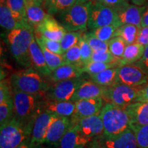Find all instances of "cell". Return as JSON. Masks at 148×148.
Here are the masks:
<instances>
[{
  "instance_id": "obj_19",
  "label": "cell",
  "mask_w": 148,
  "mask_h": 148,
  "mask_svg": "<svg viewBox=\"0 0 148 148\" xmlns=\"http://www.w3.org/2000/svg\"><path fill=\"white\" fill-rule=\"evenodd\" d=\"M40 108L42 110H46L56 115L62 116H73L75 112V102L72 101H42Z\"/></svg>"
},
{
  "instance_id": "obj_46",
  "label": "cell",
  "mask_w": 148,
  "mask_h": 148,
  "mask_svg": "<svg viewBox=\"0 0 148 148\" xmlns=\"http://www.w3.org/2000/svg\"><path fill=\"white\" fill-rule=\"evenodd\" d=\"M136 101H148V83L144 86H142Z\"/></svg>"
},
{
  "instance_id": "obj_35",
  "label": "cell",
  "mask_w": 148,
  "mask_h": 148,
  "mask_svg": "<svg viewBox=\"0 0 148 148\" xmlns=\"http://www.w3.org/2000/svg\"><path fill=\"white\" fill-rule=\"evenodd\" d=\"M127 44L121 36H114L108 41L109 51L116 58L121 59L123 56Z\"/></svg>"
},
{
  "instance_id": "obj_17",
  "label": "cell",
  "mask_w": 148,
  "mask_h": 148,
  "mask_svg": "<svg viewBox=\"0 0 148 148\" xmlns=\"http://www.w3.org/2000/svg\"><path fill=\"white\" fill-rule=\"evenodd\" d=\"M145 5H131L128 3L116 9L119 21L121 25L132 24L141 28V16Z\"/></svg>"
},
{
  "instance_id": "obj_22",
  "label": "cell",
  "mask_w": 148,
  "mask_h": 148,
  "mask_svg": "<svg viewBox=\"0 0 148 148\" xmlns=\"http://www.w3.org/2000/svg\"><path fill=\"white\" fill-rule=\"evenodd\" d=\"M124 109L128 114L132 124L148 125V101H135Z\"/></svg>"
},
{
  "instance_id": "obj_45",
  "label": "cell",
  "mask_w": 148,
  "mask_h": 148,
  "mask_svg": "<svg viewBox=\"0 0 148 148\" xmlns=\"http://www.w3.org/2000/svg\"><path fill=\"white\" fill-rule=\"evenodd\" d=\"M109 6L115 8L116 10L128 3V0H97Z\"/></svg>"
},
{
  "instance_id": "obj_44",
  "label": "cell",
  "mask_w": 148,
  "mask_h": 148,
  "mask_svg": "<svg viewBox=\"0 0 148 148\" xmlns=\"http://www.w3.org/2000/svg\"><path fill=\"white\" fill-rule=\"evenodd\" d=\"M136 42L145 47L148 45V27H142L140 29Z\"/></svg>"
},
{
  "instance_id": "obj_28",
  "label": "cell",
  "mask_w": 148,
  "mask_h": 148,
  "mask_svg": "<svg viewBox=\"0 0 148 148\" xmlns=\"http://www.w3.org/2000/svg\"><path fill=\"white\" fill-rule=\"evenodd\" d=\"M77 0H44L42 8L51 15L58 14L77 3Z\"/></svg>"
},
{
  "instance_id": "obj_54",
  "label": "cell",
  "mask_w": 148,
  "mask_h": 148,
  "mask_svg": "<svg viewBox=\"0 0 148 148\" xmlns=\"http://www.w3.org/2000/svg\"><path fill=\"white\" fill-rule=\"evenodd\" d=\"M99 148H108V147H105V146H102V147H99Z\"/></svg>"
},
{
  "instance_id": "obj_7",
  "label": "cell",
  "mask_w": 148,
  "mask_h": 148,
  "mask_svg": "<svg viewBox=\"0 0 148 148\" xmlns=\"http://www.w3.org/2000/svg\"><path fill=\"white\" fill-rule=\"evenodd\" d=\"M141 88L140 86H133L117 82L112 86H105L102 98L109 103L125 108L136 101Z\"/></svg>"
},
{
  "instance_id": "obj_20",
  "label": "cell",
  "mask_w": 148,
  "mask_h": 148,
  "mask_svg": "<svg viewBox=\"0 0 148 148\" xmlns=\"http://www.w3.org/2000/svg\"><path fill=\"white\" fill-rule=\"evenodd\" d=\"M29 56L32 66L42 75H51V71L48 67L43 52L36 41L35 36L29 45Z\"/></svg>"
},
{
  "instance_id": "obj_47",
  "label": "cell",
  "mask_w": 148,
  "mask_h": 148,
  "mask_svg": "<svg viewBox=\"0 0 148 148\" xmlns=\"http://www.w3.org/2000/svg\"><path fill=\"white\" fill-rule=\"evenodd\" d=\"M148 27V3L145 5L141 16V27Z\"/></svg>"
},
{
  "instance_id": "obj_9",
  "label": "cell",
  "mask_w": 148,
  "mask_h": 148,
  "mask_svg": "<svg viewBox=\"0 0 148 148\" xmlns=\"http://www.w3.org/2000/svg\"><path fill=\"white\" fill-rule=\"evenodd\" d=\"M84 81V79L77 77L56 82L48 88L45 95L49 100L71 101L73 94Z\"/></svg>"
},
{
  "instance_id": "obj_2",
  "label": "cell",
  "mask_w": 148,
  "mask_h": 148,
  "mask_svg": "<svg viewBox=\"0 0 148 148\" xmlns=\"http://www.w3.org/2000/svg\"><path fill=\"white\" fill-rule=\"evenodd\" d=\"M100 116L103 125V137H112L130 127V116L123 107L107 103L102 107Z\"/></svg>"
},
{
  "instance_id": "obj_37",
  "label": "cell",
  "mask_w": 148,
  "mask_h": 148,
  "mask_svg": "<svg viewBox=\"0 0 148 148\" xmlns=\"http://www.w3.org/2000/svg\"><path fill=\"white\" fill-rule=\"evenodd\" d=\"M62 56H63L66 63L73 64V65L82 68V62H81L80 48H79L78 44L68 49L62 54Z\"/></svg>"
},
{
  "instance_id": "obj_34",
  "label": "cell",
  "mask_w": 148,
  "mask_h": 148,
  "mask_svg": "<svg viewBox=\"0 0 148 148\" xmlns=\"http://www.w3.org/2000/svg\"><path fill=\"white\" fill-rule=\"evenodd\" d=\"M130 127L136 135L138 148H148V125H136L131 123Z\"/></svg>"
},
{
  "instance_id": "obj_40",
  "label": "cell",
  "mask_w": 148,
  "mask_h": 148,
  "mask_svg": "<svg viewBox=\"0 0 148 148\" xmlns=\"http://www.w3.org/2000/svg\"><path fill=\"white\" fill-rule=\"evenodd\" d=\"M91 61L96 62H102L106 63H114L120 66V59L116 58L111 53L109 50L108 51H97L92 52Z\"/></svg>"
},
{
  "instance_id": "obj_14",
  "label": "cell",
  "mask_w": 148,
  "mask_h": 148,
  "mask_svg": "<svg viewBox=\"0 0 148 148\" xmlns=\"http://www.w3.org/2000/svg\"><path fill=\"white\" fill-rule=\"evenodd\" d=\"M71 121L72 123L75 122L79 126L82 134L89 138L99 136L103 133V125L100 114L82 117L74 121L71 120Z\"/></svg>"
},
{
  "instance_id": "obj_26",
  "label": "cell",
  "mask_w": 148,
  "mask_h": 148,
  "mask_svg": "<svg viewBox=\"0 0 148 148\" xmlns=\"http://www.w3.org/2000/svg\"><path fill=\"white\" fill-rule=\"evenodd\" d=\"M144 50L145 46L137 42L127 45L123 56L120 59V65L133 64L136 61L139 60L143 56Z\"/></svg>"
},
{
  "instance_id": "obj_33",
  "label": "cell",
  "mask_w": 148,
  "mask_h": 148,
  "mask_svg": "<svg viewBox=\"0 0 148 148\" xmlns=\"http://www.w3.org/2000/svg\"><path fill=\"white\" fill-rule=\"evenodd\" d=\"M14 104L12 96L0 101V125H3L13 117Z\"/></svg>"
},
{
  "instance_id": "obj_31",
  "label": "cell",
  "mask_w": 148,
  "mask_h": 148,
  "mask_svg": "<svg viewBox=\"0 0 148 148\" xmlns=\"http://www.w3.org/2000/svg\"><path fill=\"white\" fill-rule=\"evenodd\" d=\"M38 43L40 47L41 48L42 52H43L44 56L45 58L46 62H47L48 67L51 70V72L54 71L56 69H57L60 66L66 63L63 58V56L52 52V51H51L50 50L47 49L45 46L39 42H38Z\"/></svg>"
},
{
  "instance_id": "obj_42",
  "label": "cell",
  "mask_w": 148,
  "mask_h": 148,
  "mask_svg": "<svg viewBox=\"0 0 148 148\" xmlns=\"http://www.w3.org/2000/svg\"><path fill=\"white\" fill-rule=\"evenodd\" d=\"M84 36L88 41L90 47L92 48V51H97L109 50L108 42L103 41V40L99 39L97 37L92 35L90 32L84 34Z\"/></svg>"
},
{
  "instance_id": "obj_16",
  "label": "cell",
  "mask_w": 148,
  "mask_h": 148,
  "mask_svg": "<svg viewBox=\"0 0 148 148\" xmlns=\"http://www.w3.org/2000/svg\"><path fill=\"white\" fill-rule=\"evenodd\" d=\"M103 107V98L101 97L83 99L75 101V112L73 114L75 119L87 117L100 113Z\"/></svg>"
},
{
  "instance_id": "obj_13",
  "label": "cell",
  "mask_w": 148,
  "mask_h": 148,
  "mask_svg": "<svg viewBox=\"0 0 148 148\" xmlns=\"http://www.w3.org/2000/svg\"><path fill=\"white\" fill-rule=\"evenodd\" d=\"M36 32L49 39L60 42L66 30L53 15L47 14L43 21L36 27Z\"/></svg>"
},
{
  "instance_id": "obj_8",
  "label": "cell",
  "mask_w": 148,
  "mask_h": 148,
  "mask_svg": "<svg viewBox=\"0 0 148 148\" xmlns=\"http://www.w3.org/2000/svg\"><path fill=\"white\" fill-rule=\"evenodd\" d=\"M118 22L120 23L115 8L97 0L90 1L87 25L88 28L93 29Z\"/></svg>"
},
{
  "instance_id": "obj_4",
  "label": "cell",
  "mask_w": 148,
  "mask_h": 148,
  "mask_svg": "<svg viewBox=\"0 0 148 148\" xmlns=\"http://www.w3.org/2000/svg\"><path fill=\"white\" fill-rule=\"evenodd\" d=\"M10 82L14 90L39 97L45 94L49 88L41 77V74L32 67L14 73L11 76Z\"/></svg>"
},
{
  "instance_id": "obj_11",
  "label": "cell",
  "mask_w": 148,
  "mask_h": 148,
  "mask_svg": "<svg viewBox=\"0 0 148 148\" xmlns=\"http://www.w3.org/2000/svg\"><path fill=\"white\" fill-rule=\"evenodd\" d=\"M53 114L48 111L41 110L36 115L33 123L30 136L32 148H36L40 144L44 143L48 127Z\"/></svg>"
},
{
  "instance_id": "obj_51",
  "label": "cell",
  "mask_w": 148,
  "mask_h": 148,
  "mask_svg": "<svg viewBox=\"0 0 148 148\" xmlns=\"http://www.w3.org/2000/svg\"><path fill=\"white\" fill-rule=\"evenodd\" d=\"M32 1H33V2H34V3H36V4L38 5H41L44 0H32Z\"/></svg>"
},
{
  "instance_id": "obj_1",
  "label": "cell",
  "mask_w": 148,
  "mask_h": 148,
  "mask_svg": "<svg viewBox=\"0 0 148 148\" xmlns=\"http://www.w3.org/2000/svg\"><path fill=\"white\" fill-rule=\"evenodd\" d=\"M34 37V29L27 27L11 29L5 37L11 54L18 63L27 67L32 66L29 49Z\"/></svg>"
},
{
  "instance_id": "obj_32",
  "label": "cell",
  "mask_w": 148,
  "mask_h": 148,
  "mask_svg": "<svg viewBox=\"0 0 148 148\" xmlns=\"http://www.w3.org/2000/svg\"><path fill=\"white\" fill-rule=\"evenodd\" d=\"M121 25H122L121 24L118 22V23L111 24V25L93 29H92L90 33L99 39L103 41L108 42L111 38L114 37L116 31Z\"/></svg>"
},
{
  "instance_id": "obj_25",
  "label": "cell",
  "mask_w": 148,
  "mask_h": 148,
  "mask_svg": "<svg viewBox=\"0 0 148 148\" xmlns=\"http://www.w3.org/2000/svg\"><path fill=\"white\" fill-rule=\"evenodd\" d=\"M43 8L33 2L32 0H26V18L33 29L38 26L47 15Z\"/></svg>"
},
{
  "instance_id": "obj_6",
  "label": "cell",
  "mask_w": 148,
  "mask_h": 148,
  "mask_svg": "<svg viewBox=\"0 0 148 148\" xmlns=\"http://www.w3.org/2000/svg\"><path fill=\"white\" fill-rule=\"evenodd\" d=\"M90 1L76 3L69 8L57 14L58 21L68 32L84 29L88 25Z\"/></svg>"
},
{
  "instance_id": "obj_36",
  "label": "cell",
  "mask_w": 148,
  "mask_h": 148,
  "mask_svg": "<svg viewBox=\"0 0 148 148\" xmlns=\"http://www.w3.org/2000/svg\"><path fill=\"white\" fill-rule=\"evenodd\" d=\"M117 64L114 63H106L102 62H96V61H90L86 64H85L82 67L83 73H87L90 75H94L103 70L108 69L111 67H118Z\"/></svg>"
},
{
  "instance_id": "obj_38",
  "label": "cell",
  "mask_w": 148,
  "mask_h": 148,
  "mask_svg": "<svg viewBox=\"0 0 148 148\" xmlns=\"http://www.w3.org/2000/svg\"><path fill=\"white\" fill-rule=\"evenodd\" d=\"M35 34H36V35H34L36 40L38 42L42 43L47 49L50 50L51 51H52L53 53H58V54L60 55L63 54L60 41L49 39V38L43 36L40 33L37 32H35Z\"/></svg>"
},
{
  "instance_id": "obj_52",
  "label": "cell",
  "mask_w": 148,
  "mask_h": 148,
  "mask_svg": "<svg viewBox=\"0 0 148 148\" xmlns=\"http://www.w3.org/2000/svg\"><path fill=\"white\" fill-rule=\"evenodd\" d=\"M89 1H91V0H77V3H85Z\"/></svg>"
},
{
  "instance_id": "obj_10",
  "label": "cell",
  "mask_w": 148,
  "mask_h": 148,
  "mask_svg": "<svg viewBox=\"0 0 148 148\" xmlns=\"http://www.w3.org/2000/svg\"><path fill=\"white\" fill-rule=\"evenodd\" d=\"M148 82V77L144 69L133 64L118 67L117 82L130 86H140Z\"/></svg>"
},
{
  "instance_id": "obj_50",
  "label": "cell",
  "mask_w": 148,
  "mask_h": 148,
  "mask_svg": "<svg viewBox=\"0 0 148 148\" xmlns=\"http://www.w3.org/2000/svg\"><path fill=\"white\" fill-rule=\"evenodd\" d=\"M134 5H143L147 2V0H130Z\"/></svg>"
},
{
  "instance_id": "obj_24",
  "label": "cell",
  "mask_w": 148,
  "mask_h": 148,
  "mask_svg": "<svg viewBox=\"0 0 148 148\" xmlns=\"http://www.w3.org/2000/svg\"><path fill=\"white\" fill-rule=\"evenodd\" d=\"M5 4L10 8L14 18L22 27L32 28L27 21L26 0H7Z\"/></svg>"
},
{
  "instance_id": "obj_12",
  "label": "cell",
  "mask_w": 148,
  "mask_h": 148,
  "mask_svg": "<svg viewBox=\"0 0 148 148\" xmlns=\"http://www.w3.org/2000/svg\"><path fill=\"white\" fill-rule=\"evenodd\" d=\"M72 125L71 120L67 116L53 114L48 127L44 143L50 145H57Z\"/></svg>"
},
{
  "instance_id": "obj_27",
  "label": "cell",
  "mask_w": 148,
  "mask_h": 148,
  "mask_svg": "<svg viewBox=\"0 0 148 148\" xmlns=\"http://www.w3.org/2000/svg\"><path fill=\"white\" fill-rule=\"evenodd\" d=\"M118 67L108 68L99 73L91 75V80L102 86H112L117 83Z\"/></svg>"
},
{
  "instance_id": "obj_23",
  "label": "cell",
  "mask_w": 148,
  "mask_h": 148,
  "mask_svg": "<svg viewBox=\"0 0 148 148\" xmlns=\"http://www.w3.org/2000/svg\"><path fill=\"white\" fill-rule=\"evenodd\" d=\"M83 73L82 68L71 64L65 63L51 72V78L54 82L80 77Z\"/></svg>"
},
{
  "instance_id": "obj_5",
  "label": "cell",
  "mask_w": 148,
  "mask_h": 148,
  "mask_svg": "<svg viewBox=\"0 0 148 148\" xmlns=\"http://www.w3.org/2000/svg\"><path fill=\"white\" fill-rule=\"evenodd\" d=\"M39 97V96L13 89L14 116L27 123L34 122L37 114L42 110L40 108L42 101H40Z\"/></svg>"
},
{
  "instance_id": "obj_3",
  "label": "cell",
  "mask_w": 148,
  "mask_h": 148,
  "mask_svg": "<svg viewBox=\"0 0 148 148\" xmlns=\"http://www.w3.org/2000/svg\"><path fill=\"white\" fill-rule=\"evenodd\" d=\"M33 123H27L13 116L1 125L0 148H14L30 138Z\"/></svg>"
},
{
  "instance_id": "obj_48",
  "label": "cell",
  "mask_w": 148,
  "mask_h": 148,
  "mask_svg": "<svg viewBox=\"0 0 148 148\" xmlns=\"http://www.w3.org/2000/svg\"><path fill=\"white\" fill-rule=\"evenodd\" d=\"M139 62L144 67L148 68V45L145 47L143 55L142 58L139 60Z\"/></svg>"
},
{
  "instance_id": "obj_49",
  "label": "cell",
  "mask_w": 148,
  "mask_h": 148,
  "mask_svg": "<svg viewBox=\"0 0 148 148\" xmlns=\"http://www.w3.org/2000/svg\"><path fill=\"white\" fill-rule=\"evenodd\" d=\"M14 148H32V146H31V144H30V138L28 140H27L26 141H25L24 143L21 144L20 145H18L17 147Z\"/></svg>"
},
{
  "instance_id": "obj_39",
  "label": "cell",
  "mask_w": 148,
  "mask_h": 148,
  "mask_svg": "<svg viewBox=\"0 0 148 148\" xmlns=\"http://www.w3.org/2000/svg\"><path fill=\"white\" fill-rule=\"evenodd\" d=\"M80 37L81 35L79 32H66L60 40V45L63 53L74 45L78 44Z\"/></svg>"
},
{
  "instance_id": "obj_43",
  "label": "cell",
  "mask_w": 148,
  "mask_h": 148,
  "mask_svg": "<svg viewBox=\"0 0 148 148\" xmlns=\"http://www.w3.org/2000/svg\"><path fill=\"white\" fill-rule=\"evenodd\" d=\"M10 86L8 82L5 79L1 81V84H0V101H2L6 99L7 97H11Z\"/></svg>"
},
{
  "instance_id": "obj_41",
  "label": "cell",
  "mask_w": 148,
  "mask_h": 148,
  "mask_svg": "<svg viewBox=\"0 0 148 148\" xmlns=\"http://www.w3.org/2000/svg\"><path fill=\"white\" fill-rule=\"evenodd\" d=\"M78 45L80 48L81 52V62L82 66L91 61V57L93 51L88 44L84 35L81 36L80 39L78 42Z\"/></svg>"
},
{
  "instance_id": "obj_53",
  "label": "cell",
  "mask_w": 148,
  "mask_h": 148,
  "mask_svg": "<svg viewBox=\"0 0 148 148\" xmlns=\"http://www.w3.org/2000/svg\"><path fill=\"white\" fill-rule=\"evenodd\" d=\"M6 1L7 0H0V2H1V3H5Z\"/></svg>"
},
{
  "instance_id": "obj_29",
  "label": "cell",
  "mask_w": 148,
  "mask_h": 148,
  "mask_svg": "<svg viewBox=\"0 0 148 148\" xmlns=\"http://www.w3.org/2000/svg\"><path fill=\"white\" fill-rule=\"evenodd\" d=\"M0 25L1 27L8 31L15 28L23 27L14 18L10 8L5 3H1L0 5Z\"/></svg>"
},
{
  "instance_id": "obj_15",
  "label": "cell",
  "mask_w": 148,
  "mask_h": 148,
  "mask_svg": "<svg viewBox=\"0 0 148 148\" xmlns=\"http://www.w3.org/2000/svg\"><path fill=\"white\" fill-rule=\"evenodd\" d=\"M103 146L108 148H138L136 135L130 127L116 136L103 138Z\"/></svg>"
},
{
  "instance_id": "obj_21",
  "label": "cell",
  "mask_w": 148,
  "mask_h": 148,
  "mask_svg": "<svg viewBox=\"0 0 148 148\" xmlns=\"http://www.w3.org/2000/svg\"><path fill=\"white\" fill-rule=\"evenodd\" d=\"M105 86H100L94 82L84 80L73 94L71 101H75L83 99L103 97Z\"/></svg>"
},
{
  "instance_id": "obj_18",
  "label": "cell",
  "mask_w": 148,
  "mask_h": 148,
  "mask_svg": "<svg viewBox=\"0 0 148 148\" xmlns=\"http://www.w3.org/2000/svg\"><path fill=\"white\" fill-rule=\"evenodd\" d=\"M90 138L85 136L76 123L66 131L59 142V148H84Z\"/></svg>"
},
{
  "instance_id": "obj_30",
  "label": "cell",
  "mask_w": 148,
  "mask_h": 148,
  "mask_svg": "<svg viewBox=\"0 0 148 148\" xmlns=\"http://www.w3.org/2000/svg\"><path fill=\"white\" fill-rule=\"evenodd\" d=\"M140 27L132 24H123L116 31L114 36H121L127 45L134 43L137 40Z\"/></svg>"
}]
</instances>
